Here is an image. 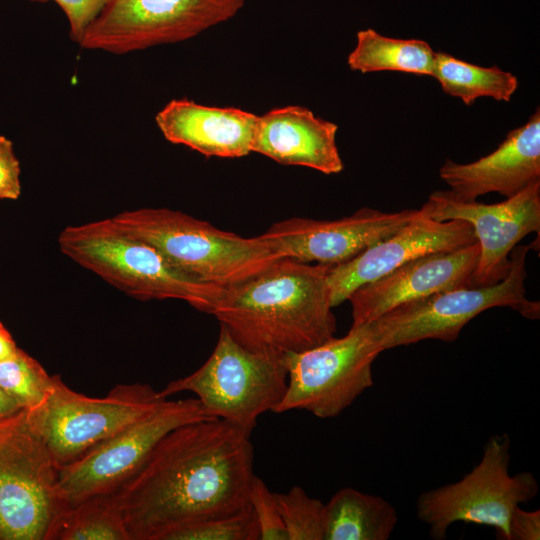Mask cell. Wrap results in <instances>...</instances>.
I'll return each instance as SVG.
<instances>
[{
  "label": "cell",
  "mask_w": 540,
  "mask_h": 540,
  "mask_svg": "<svg viewBox=\"0 0 540 540\" xmlns=\"http://www.w3.org/2000/svg\"><path fill=\"white\" fill-rule=\"evenodd\" d=\"M249 437L220 419L167 433L115 491L132 540H156L178 526L249 510L255 475Z\"/></svg>",
  "instance_id": "6da1fadb"
},
{
  "label": "cell",
  "mask_w": 540,
  "mask_h": 540,
  "mask_svg": "<svg viewBox=\"0 0 540 540\" xmlns=\"http://www.w3.org/2000/svg\"><path fill=\"white\" fill-rule=\"evenodd\" d=\"M330 267L279 259L225 288L211 314L251 351L291 354L311 349L336 332L327 283Z\"/></svg>",
  "instance_id": "7a4b0ae2"
},
{
  "label": "cell",
  "mask_w": 540,
  "mask_h": 540,
  "mask_svg": "<svg viewBox=\"0 0 540 540\" xmlns=\"http://www.w3.org/2000/svg\"><path fill=\"white\" fill-rule=\"evenodd\" d=\"M58 245L72 261L140 300L178 299L211 314L224 291L181 272L112 218L67 226Z\"/></svg>",
  "instance_id": "3957f363"
},
{
  "label": "cell",
  "mask_w": 540,
  "mask_h": 540,
  "mask_svg": "<svg viewBox=\"0 0 540 540\" xmlns=\"http://www.w3.org/2000/svg\"><path fill=\"white\" fill-rule=\"evenodd\" d=\"M112 220L181 272L220 288L242 283L279 258L260 238L242 237L167 208L120 212Z\"/></svg>",
  "instance_id": "277c9868"
},
{
  "label": "cell",
  "mask_w": 540,
  "mask_h": 540,
  "mask_svg": "<svg viewBox=\"0 0 540 540\" xmlns=\"http://www.w3.org/2000/svg\"><path fill=\"white\" fill-rule=\"evenodd\" d=\"M288 383L286 354L251 351L220 325L216 346L196 371L161 390L168 398L189 391L205 410L250 436L260 415L274 411Z\"/></svg>",
  "instance_id": "5b68a950"
},
{
  "label": "cell",
  "mask_w": 540,
  "mask_h": 540,
  "mask_svg": "<svg viewBox=\"0 0 540 540\" xmlns=\"http://www.w3.org/2000/svg\"><path fill=\"white\" fill-rule=\"evenodd\" d=\"M530 247L516 245L505 278L488 286H462L392 308L370 323L381 351L436 339L455 341L463 327L493 307H510L524 318L540 317V304L526 298L524 281Z\"/></svg>",
  "instance_id": "8992f818"
},
{
  "label": "cell",
  "mask_w": 540,
  "mask_h": 540,
  "mask_svg": "<svg viewBox=\"0 0 540 540\" xmlns=\"http://www.w3.org/2000/svg\"><path fill=\"white\" fill-rule=\"evenodd\" d=\"M508 434L491 436L479 463L459 481L422 493L416 504L419 520L435 540L447 537L455 522L492 527L497 539L508 540L512 511L535 498L538 482L532 472H509Z\"/></svg>",
  "instance_id": "52a82bcc"
},
{
  "label": "cell",
  "mask_w": 540,
  "mask_h": 540,
  "mask_svg": "<svg viewBox=\"0 0 540 540\" xmlns=\"http://www.w3.org/2000/svg\"><path fill=\"white\" fill-rule=\"evenodd\" d=\"M167 398L148 384H118L101 398L69 388L55 375L52 391L27 418L59 467L147 416Z\"/></svg>",
  "instance_id": "ba28073f"
},
{
  "label": "cell",
  "mask_w": 540,
  "mask_h": 540,
  "mask_svg": "<svg viewBox=\"0 0 540 540\" xmlns=\"http://www.w3.org/2000/svg\"><path fill=\"white\" fill-rule=\"evenodd\" d=\"M58 476L26 410L0 419V540H46L61 510Z\"/></svg>",
  "instance_id": "9c48e42d"
},
{
  "label": "cell",
  "mask_w": 540,
  "mask_h": 540,
  "mask_svg": "<svg viewBox=\"0 0 540 540\" xmlns=\"http://www.w3.org/2000/svg\"><path fill=\"white\" fill-rule=\"evenodd\" d=\"M381 352L370 323H364L352 325L341 338L286 354L287 389L273 412L337 417L373 385L372 364Z\"/></svg>",
  "instance_id": "30bf717a"
},
{
  "label": "cell",
  "mask_w": 540,
  "mask_h": 540,
  "mask_svg": "<svg viewBox=\"0 0 540 540\" xmlns=\"http://www.w3.org/2000/svg\"><path fill=\"white\" fill-rule=\"evenodd\" d=\"M209 419L216 418L197 398L166 400L147 416L59 467L56 491L61 509L93 495L117 491L167 433Z\"/></svg>",
  "instance_id": "8fae6325"
},
{
  "label": "cell",
  "mask_w": 540,
  "mask_h": 540,
  "mask_svg": "<svg viewBox=\"0 0 540 540\" xmlns=\"http://www.w3.org/2000/svg\"><path fill=\"white\" fill-rule=\"evenodd\" d=\"M244 0H108L80 46L123 54L176 43L232 18Z\"/></svg>",
  "instance_id": "7c38bea8"
},
{
  "label": "cell",
  "mask_w": 540,
  "mask_h": 540,
  "mask_svg": "<svg viewBox=\"0 0 540 540\" xmlns=\"http://www.w3.org/2000/svg\"><path fill=\"white\" fill-rule=\"evenodd\" d=\"M437 221L464 220L475 232L480 252L472 286H488L506 277L510 253L528 234L540 230V180L495 204L463 201L448 191H435L420 208Z\"/></svg>",
  "instance_id": "4fadbf2b"
},
{
  "label": "cell",
  "mask_w": 540,
  "mask_h": 540,
  "mask_svg": "<svg viewBox=\"0 0 540 540\" xmlns=\"http://www.w3.org/2000/svg\"><path fill=\"white\" fill-rule=\"evenodd\" d=\"M420 209L387 213L364 207L337 220L291 218L259 235L281 259L338 265L394 234L418 217Z\"/></svg>",
  "instance_id": "5bb4252c"
},
{
  "label": "cell",
  "mask_w": 540,
  "mask_h": 540,
  "mask_svg": "<svg viewBox=\"0 0 540 540\" xmlns=\"http://www.w3.org/2000/svg\"><path fill=\"white\" fill-rule=\"evenodd\" d=\"M475 242V232L469 222L459 219L437 221L421 211L418 217L394 234L344 263L331 265L327 275L331 305L341 304L360 286L413 259Z\"/></svg>",
  "instance_id": "9a60e30c"
},
{
  "label": "cell",
  "mask_w": 540,
  "mask_h": 540,
  "mask_svg": "<svg viewBox=\"0 0 540 540\" xmlns=\"http://www.w3.org/2000/svg\"><path fill=\"white\" fill-rule=\"evenodd\" d=\"M479 252V244L475 242L430 253L360 286L347 299L352 309V325L371 322L396 306L439 291L472 286Z\"/></svg>",
  "instance_id": "2e32d148"
},
{
  "label": "cell",
  "mask_w": 540,
  "mask_h": 540,
  "mask_svg": "<svg viewBox=\"0 0 540 540\" xmlns=\"http://www.w3.org/2000/svg\"><path fill=\"white\" fill-rule=\"evenodd\" d=\"M439 176L463 201L492 192L509 198L540 180V110L510 131L492 153L467 164L446 160Z\"/></svg>",
  "instance_id": "e0dca14e"
},
{
  "label": "cell",
  "mask_w": 540,
  "mask_h": 540,
  "mask_svg": "<svg viewBox=\"0 0 540 540\" xmlns=\"http://www.w3.org/2000/svg\"><path fill=\"white\" fill-rule=\"evenodd\" d=\"M337 130V124L305 107L275 108L258 117L252 152L280 164L337 174L344 168L336 145Z\"/></svg>",
  "instance_id": "ac0fdd59"
},
{
  "label": "cell",
  "mask_w": 540,
  "mask_h": 540,
  "mask_svg": "<svg viewBox=\"0 0 540 540\" xmlns=\"http://www.w3.org/2000/svg\"><path fill=\"white\" fill-rule=\"evenodd\" d=\"M258 115L205 106L187 99L170 101L156 115L163 136L207 157L237 158L252 152Z\"/></svg>",
  "instance_id": "d6986e66"
},
{
  "label": "cell",
  "mask_w": 540,
  "mask_h": 540,
  "mask_svg": "<svg viewBox=\"0 0 540 540\" xmlns=\"http://www.w3.org/2000/svg\"><path fill=\"white\" fill-rule=\"evenodd\" d=\"M397 521L384 498L342 488L325 504L324 540H387Z\"/></svg>",
  "instance_id": "ffe728a7"
},
{
  "label": "cell",
  "mask_w": 540,
  "mask_h": 540,
  "mask_svg": "<svg viewBox=\"0 0 540 540\" xmlns=\"http://www.w3.org/2000/svg\"><path fill=\"white\" fill-rule=\"evenodd\" d=\"M434 60L435 52L423 40L390 38L366 29L357 33L347 63L350 69L362 73L399 71L432 76Z\"/></svg>",
  "instance_id": "44dd1931"
},
{
  "label": "cell",
  "mask_w": 540,
  "mask_h": 540,
  "mask_svg": "<svg viewBox=\"0 0 540 540\" xmlns=\"http://www.w3.org/2000/svg\"><path fill=\"white\" fill-rule=\"evenodd\" d=\"M46 540H132L115 492L97 494L61 509Z\"/></svg>",
  "instance_id": "7402d4cb"
},
{
  "label": "cell",
  "mask_w": 540,
  "mask_h": 540,
  "mask_svg": "<svg viewBox=\"0 0 540 540\" xmlns=\"http://www.w3.org/2000/svg\"><path fill=\"white\" fill-rule=\"evenodd\" d=\"M432 77L446 94L466 105L480 97L509 102L518 87L517 77L510 72L471 64L444 52L435 53Z\"/></svg>",
  "instance_id": "603a6c76"
},
{
  "label": "cell",
  "mask_w": 540,
  "mask_h": 540,
  "mask_svg": "<svg viewBox=\"0 0 540 540\" xmlns=\"http://www.w3.org/2000/svg\"><path fill=\"white\" fill-rule=\"evenodd\" d=\"M54 376L24 352L17 350L0 361V387L20 406L30 411L41 406L50 395Z\"/></svg>",
  "instance_id": "cb8c5ba5"
},
{
  "label": "cell",
  "mask_w": 540,
  "mask_h": 540,
  "mask_svg": "<svg viewBox=\"0 0 540 540\" xmlns=\"http://www.w3.org/2000/svg\"><path fill=\"white\" fill-rule=\"evenodd\" d=\"M288 540H324L325 504L293 486L286 493H274Z\"/></svg>",
  "instance_id": "d4e9b609"
},
{
  "label": "cell",
  "mask_w": 540,
  "mask_h": 540,
  "mask_svg": "<svg viewBox=\"0 0 540 540\" xmlns=\"http://www.w3.org/2000/svg\"><path fill=\"white\" fill-rule=\"evenodd\" d=\"M156 540H259L252 509L227 517L210 518L175 527Z\"/></svg>",
  "instance_id": "484cf974"
},
{
  "label": "cell",
  "mask_w": 540,
  "mask_h": 540,
  "mask_svg": "<svg viewBox=\"0 0 540 540\" xmlns=\"http://www.w3.org/2000/svg\"><path fill=\"white\" fill-rule=\"evenodd\" d=\"M249 503L257 522L260 540H288L274 493L256 475L251 482Z\"/></svg>",
  "instance_id": "4316f807"
},
{
  "label": "cell",
  "mask_w": 540,
  "mask_h": 540,
  "mask_svg": "<svg viewBox=\"0 0 540 540\" xmlns=\"http://www.w3.org/2000/svg\"><path fill=\"white\" fill-rule=\"evenodd\" d=\"M32 2H55L64 12L70 27V37L80 44L87 28L97 17L108 0H29Z\"/></svg>",
  "instance_id": "83f0119b"
},
{
  "label": "cell",
  "mask_w": 540,
  "mask_h": 540,
  "mask_svg": "<svg viewBox=\"0 0 540 540\" xmlns=\"http://www.w3.org/2000/svg\"><path fill=\"white\" fill-rule=\"evenodd\" d=\"M20 163L13 143L0 135V199H17L21 194Z\"/></svg>",
  "instance_id": "f1b7e54d"
},
{
  "label": "cell",
  "mask_w": 540,
  "mask_h": 540,
  "mask_svg": "<svg viewBox=\"0 0 540 540\" xmlns=\"http://www.w3.org/2000/svg\"><path fill=\"white\" fill-rule=\"evenodd\" d=\"M540 510L526 511L519 505L514 508L509 520L508 540H539Z\"/></svg>",
  "instance_id": "f546056e"
},
{
  "label": "cell",
  "mask_w": 540,
  "mask_h": 540,
  "mask_svg": "<svg viewBox=\"0 0 540 540\" xmlns=\"http://www.w3.org/2000/svg\"><path fill=\"white\" fill-rule=\"evenodd\" d=\"M17 348L11 334L0 322V361L11 356Z\"/></svg>",
  "instance_id": "4dcf8cb0"
},
{
  "label": "cell",
  "mask_w": 540,
  "mask_h": 540,
  "mask_svg": "<svg viewBox=\"0 0 540 540\" xmlns=\"http://www.w3.org/2000/svg\"><path fill=\"white\" fill-rule=\"evenodd\" d=\"M22 410L20 406L0 387V419Z\"/></svg>",
  "instance_id": "1f68e13d"
}]
</instances>
